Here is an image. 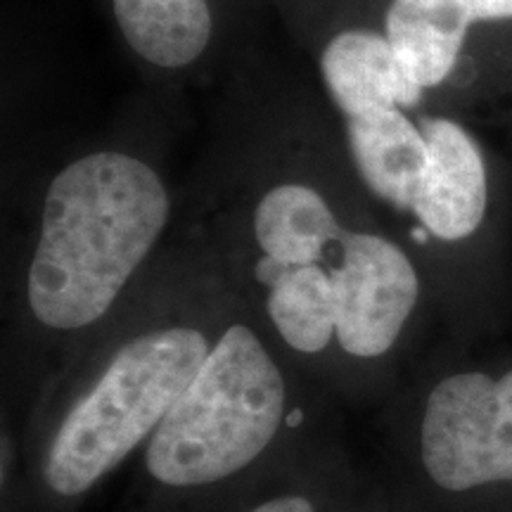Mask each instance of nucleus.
Returning a JSON list of instances; mask_svg holds the SVG:
<instances>
[{
  "mask_svg": "<svg viewBox=\"0 0 512 512\" xmlns=\"http://www.w3.org/2000/svg\"><path fill=\"white\" fill-rule=\"evenodd\" d=\"M162 178L124 152L76 159L50 183L29 266L31 313L46 328L105 316L169 221Z\"/></svg>",
  "mask_w": 512,
  "mask_h": 512,
  "instance_id": "nucleus-1",
  "label": "nucleus"
},
{
  "mask_svg": "<svg viewBox=\"0 0 512 512\" xmlns=\"http://www.w3.org/2000/svg\"><path fill=\"white\" fill-rule=\"evenodd\" d=\"M254 235L278 264L318 261L328 271L337 342L347 354L377 358L394 347L420 290L399 245L339 226L323 195L299 183L278 185L259 202Z\"/></svg>",
  "mask_w": 512,
  "mask_h": 512,
  "instance_id": "nucleus-2",
  "label": "nucleus"
},
{
  "mask_svg": "<svg viewBox=\"0 0 512 512\" xmlns=\"http://www.w3.org/2000/svg\"><path fill=\"white\" fill-rule=\"evenodd\" d=\"M285 382L261 339L230 325L152 434L147 472L166 486H204L254 463L278 434Z\"/></svg>",
  "mask_w": 512,
  "mask_h": 512,
  "instance_id": "nucleus-3",
  "label": "nucleus"
},
{
  "mask_svg": "<svg viewBox=\"0 0 512 512\" xmlns=\"http://www.w3.org/2000/svg\"><path fill=\"white\" fill-rule=\"evenodd\" d=\"M209 351L207 337L192 328L152 330L124 344L62 420L43 460V482L60 496L86 494L157 432Z\"/></svg>",
  "mask_w": 512,
  "mask_h": 512,
  "instance_id": "nucleus-4",
  "label": "nucleus"
},
{
  "mask_svg": "<svg viewBox=\"0 0 512 512\" xmlns=\"http://www.w3.org/2000/svg\"><path fill=\"white\" fill-rule=\"evenodd\" d=\"M420 446L427 475L446 491L512 482V370L501 380H441L427 399Z\"/></svg>",
  "mask_w": 512,
  "mask_h": 512,
  "instance_id": "nucleus-5",
  "label": "nucleus"
},
{
  "mask_svg": "<svg viewBox=\"0 0 512 512\" xmlns=\"http://www.w3.org/2000/svg\"><path fill=\"white\" fill-rule=\"evenodd\" d=\"M427 143L411 211L439 240H463L479 228L486 211V169L475 140L448 119H422Z\"/></svg>",
  "mask_w": 512,
  "mask_h": 512,
  "instance_id": "nucleus-6",
  "label": "nucleus"
},
{
  "mask_svg": "<svg viewBox=\"0 0 512 512\" xmlns=\"http://www.w3.org/2000/svg\"><path fill=\"white\" fill-rule=\"evenodd\" d=\"M491 19H512V0H394L384 36L413 81L432 88L456 67L467 29Z\"/></svg>",
  "mask_w": 512,
  "mask_h": 512,
  "instance_id": "nucleus-7",
  "label": "nucleus"
},
{
  "mask_svg": "<svg viewBox=\"0 0 512 512\" xmlns=\"http://www.w3.org/2000/svg\"><path fill=\"white\" fill-rule=\"evenodd\" d=\"M330 98L344 117L380 105H418L425 88L403 69L387 36L368 29L332 38L320 57Z\"/></svg>",
  "mask_w": 512,
  "mask_h": 512,
  "instance_id": "nucleus-8",
  "label": "nucleus"
},
{
  "mask_svg": "<svg viewBox=\"0 0 512 512\" xmlns=\"http://www.w3.org/2000/svg\"><path fill=\"white\" fill-rule=\"evenodd\" d=\"M351 157L363 181L396 209H411L427 164V143L401 105H380L347 117Z\"/></svg>",
  "mask_w": 512,
  "mask_h": 512,
  "instance_id": "nucleus-9",
  "label": "nucleus"
},
{
  "mask_svg": "<svg viewBox=\"0 0 512 512\" xmlns=\"http://www.w3.org/2000/svg\"><path fill=\"white\" fill-rule=\"evenodd\" d=\"M256 280L268 287V316L292 349L318 354L337 337L330 278L318 261L287 266L264 256Z\"/></svg>",
  "mask_w": 512,
  "mask_h": 512,
  "instance_id": "nucleus-10",
  "label": "nucleus"
},
{
  "mask_svg": "<svg viewBox=\"0 0 512 512\" xmlns=\"http://www.w3.org/2000/svg\"><path fill=\"white\" fill-rule=\"evenodd\" d=\"M126 43L143 60L164 69L195 62L209 46L207 0H112Z\"/></svg>",
  "mask_w": 512,
  "mask_h": 512,
  "instance_id": "nucleus-11",
  "label": "nucleus"
},
{
  "mask_svg": "<svg viewBox=\"0 0 512 512\" xmlns=\"http://www.w3.org/2000/svg\"><path fill=\"white\" fill-rule=\"evenodd\" d=\"M252 512H316V508H313L309 498L290 494V496L271 498V501L256 505Z\"/></svg>",
  "mask_w": 512,
  "mask_h": 512,
  "instance_id": "nucleus-12",
  "label": "nucleus"
}]
</instances>
